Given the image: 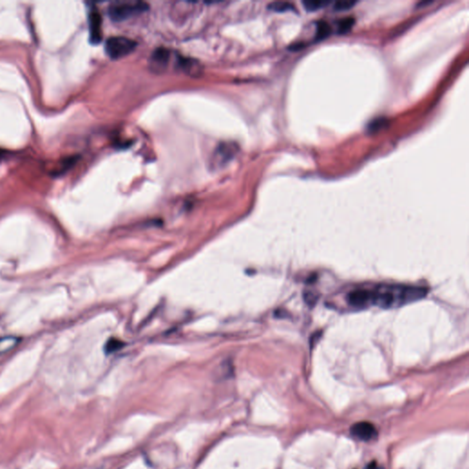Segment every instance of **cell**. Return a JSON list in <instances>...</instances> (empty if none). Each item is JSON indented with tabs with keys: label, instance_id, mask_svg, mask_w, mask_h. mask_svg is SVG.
<instances>
[{
	"label": "cell",
	"instance_id": "1",
	"mask_svg": "<svg viewBox=\"0 0 469 469\" xmlns=\"http://www.w3.org/2000/svg\"><path fill=\"white\" fill-rule=\"evenodd\" d=\"M426 292V289L419 287L379 285L375 289H360L350 292L348 295V302L350 305L356 308L369 305L393 308L423 298Z\"/></svg>",
	"mask_w": 469,
	"mask_h": 469
},
{
	"label": "cell",
	"instance_id": "2",
	"mask_svg": "<svg viewBox=\"0 0 469 469\" xmlns=\"http://www.w3.org/2000/svg\"><path fill=\"white\" fill-rule=\"evenodd\" d=\"M149 8V6L141 2H117L108 8L110 19L116 22H123L137 14L142 13Z\"/></svg>",
	"mask_w": 469,
	"mask_h": 469
},
{
	"label": "cell",
	"instance_id": "3",
	"mask_svg": "<svg viewBox=\"0 0 469 469\" xmlns=\"http://www.w3.org/2000/svg\"><path fill=\"white\" fill-rule=\"evenodd\" d=\"M137 43L127 37H111L106 43L107 54L113 60L126 57L135 50Z\"/></svg>",
	"mask_w": 469,
	"mask_h": 469
},
{
	"label": "cell",
	"instance_id": "4",
	"mask_svg": "<svg viewBox=\"0 0 469 469\" xmlns=\"http://www.w3.org/2000/svg\"><path fill=\"white\" fill-rule=\"evenodd\" d=\"M238 152V146L234 142H222L213 151L211 164L214 168L223 167L234 159Z\"/></svg>",
	"mask_w": 469,
	"mask_h": 469
},
{
	"label": "cell",
	"instance_id": "5",
	"mask_svg": "<svg viewBox=\"0 0 469 469\" xmlns=\"http://www.w3.org/2000/svg\"><path fill=\"white\" fill-rule=\"evenodd\" d=\"M351 434L360 441L373 440L377 436V432L374 424L369 422H360L352 425Z\"/></svg>",
	"mask_w": 469,
	"mask_h": 469
},
{
	"label": "cell",
	"instance_id": "6",
	"mask_svg": "<svg viewBox=\"0 0 469 469\" xmlns=\"http://www.w3.org/2000/svg\"><path fill=\"white\" fill-rule=\"evenodd\" d=\"M170 50L165 48H158L149 58L150 69L155 72L164 71L170 61Z\"/></svg>",
	"mask_w": 469,
	"mask_h": 469
},
{
	"label": "cell",
	"instance_id": "7",
	"mask_svg": "<svg viewBox=\"0 0 469 469\" xmlns=\"http://www.w3.org/2000/svg\"><path fill=\"white\" fill-rule=\"evenodd\" d=\"M177 67L191 77H199L203 73V65L192 58L178 57Z\"/></svg>",
	"mask_w": 469,
	"mask_h": 469
},
{
	"label": "cell",
	"instance_id": "8",
	"mask_svg": "<svg viewBox=\"0 0 469 469\" xmlns=\"http://www.w3.org/2000/svg\"><path fill=\"white\" fill-rule=\"evenodd\" d=\"M89 34L93 44L102 41V18L97 10H93L89 14Z\"/></svg>",
	"mask_w": 469,
	"mask_h": 469
},
{
	"label": "cell",
	"instance_id": "9",
	"mask_svg": "<svg viewBox=\"0 0 469 469\" xmlns=\"http://www.w3.org/2000/svg\"><path fill=\"white\" fill-rule=\"evenodd\" d=\"M328 4H329L328 1H323V0H306L303 2L304 7L309 12L317 11L321 8H324Z\"/></svg>",
	"mask_w": 469,
	"mask_h": 469
},
{
	"label": "cell",
	"instance_id": "10",
	"mask_svg": "<svg viewBox=\"0 0 469 469\" xmlns=\"http://www.w3.org/2000/svg\"><path fill=\"white\" fill-rule=\"evenodd\" d=\"M268 7L275 12H287L294 10V6L289 2H273Z\"/></svg>",
	"mask_w": 469,
	"mask_h": 469
},
{
	"label": "cell",
	"instance_id": "11",
	"mask_svg": "<svg viewBox=\"0 0 469 469\" xmlns=\"http://www.w3.org/2000/svg\"><path fill=\"white\" fill-rule=\"evenodd\" d=\"M331 33V27L326 22H319L317 23V32H316V40L322 41L327 38Z\"/></svg>",
	"mask_w": 469,
	"mask_h": 469
},
{
	"label": "cell",
	"instance_id": "12",
	"mask_svg": "<svg viewBox=\"0 0 469 469\" xmlns=\"http://www.w3.org/2000/svg\"><path fill=\"white\" fill-rule=\"evenodd\" d=\"M354 24H355V19L354 18L348 17V18L342 19L341 21L339 22V24H338V32L340 34L348 33L349 30L353 28Z\"/></svg>",
	"mask_w": 469,
	"mask_h": 469
},
{
	"label": "cell",
	"instance_id": "13",
	"mask_svg": "<svg viewBox=\"0 0 469 469\" xmlns=\"http://www.w3.org/2000/svg\"><path fill=\"white\" fill-rule=\"evenodd\" d=\"M19 342L16 337H4L0 339V353L6 352L7 350L12 349L15 345Z\"/></svg>",
	"mask_w": 469,
	"mask_h": 469
},
{
	"label": "cell",
	"instance_id": "14",
	"mask_svg": "<svg viewBox=\"0 0 469 469\" xmlns=\"http://www.w3.org/2000/svg\"><path fill=\"white\" fill-rule=\"evenodd\" d=\"M356 2L355 1H350V0H344V1H337L335 2L334 5V10L337 11H345L349 10L351 7H354Z\"/></svg>",
	"mask_w": 469,
	"mask_h": 469
},
{
	"label": "cell",
	"instance_id": "15",
	"mask_svg": "<svg viewBox=\"0 0 469 469\" xmlns=\"http://www.w3.org/2000/svg\"><path fill=\"white\" fill-rule=\"evenodd\" d=\"M121 347H122L121 342L116 340V339H111V340L107 342V344L106 345V350L107 352H114L116 350L121 349Z\"/></svg>",
	"mask_w": 469,
	"mask_h": 469
},
{
	"label": "cell",
	"instance_id": "16",
	"mask_svg": "<svg viewBox=\"0 0 469 469\" xmlns=\"http://www.w3.org/2000/svg\"><path fill=\"white\" fill-rule=\"evenodd\" d=\"M385 125H386L385 119H377V120L373 121V122L370 123V131H377V130H379L380 128H383Z\"/></svg>",
	"mask_w": 469,
	"mask_h": 469
}]
</instances>
